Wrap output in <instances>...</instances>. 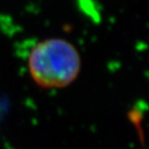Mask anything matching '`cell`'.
Returning a JSON list of instances; mask_svg holds the SVG:
<instances>
[{"instance_id":"obj_1","label":"cell","mask_w":149,"mask_h":149,"mask_svg":"<svg viewBox=\"0 0 149 149\" xmlns=\"http://www.w3.org/2000/svg\"><path fill=\"white\" fill-rule=\"evenodd\" d=\"M28 68L38 86L63 88L79 76L81 59L72 44L60 38H51L33 48L28 59Z\"/></svg>"}]
</instances>
